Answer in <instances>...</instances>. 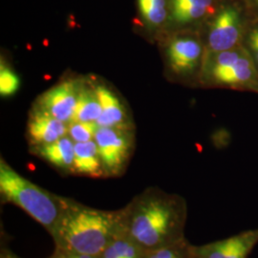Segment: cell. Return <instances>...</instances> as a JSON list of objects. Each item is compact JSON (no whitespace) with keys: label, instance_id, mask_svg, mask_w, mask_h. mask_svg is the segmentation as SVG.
Wrapping results in <instances>:
<instances>
[{"label":"cell","instance_id":"cell-1","mask_svg":"<svg viewBox=\"0 0 258 258\" xmlns=\"http://www.w3.org/2000/svg\"><path fill=\"white\" fill-rule=\"evenodd\" d=\"M185 215V203L180 198L148 191L122 212L120 234L147 254L182 242Z\"/></svg>","mask_w":258,"mask_h":258},{"label":"cell","instance_id":"cell-2","mask_svg":"<svg viewBox=\"0 0 258 258\" xmlns=\"http://www.w3.org/2000/svg\"><path fill=\"white\" fill-rule=\"evenodd\" d=\"M62 210L52 236L58 250L101 256L121 233L122 212H105L61 198Z\"/></svg>","mask_w":258,"mask_h":258},{"label":"cell","instance_id":"cell-3","mask_svg":"<svg viewBox=\"0 0 258 258\" xmlns=\"http://www.w3.org/2000/svg\"><path fill=\"white\" fill-rule=\"evenodd\" d=\"M0 191L6 201L27 212L52 235L61 214V197L33 184L3 160L0 162Z\"/></svg>","mask_w":258,"mask_h":258},{"label":"cell","instance_id":"cell-4","mask_svg":"<svg viewBox=\"0 0 258 258\" xmlns=\"http://www.w3.org/2000/svg\"><path fill=\"white\" fill-rule=\"evenodd\" d=\"M94 140L104 170L109 174H119L131 151V134L124 128L98 126Z\"/></svg>","mask_w":258,"mask_h":258},{"label":"cell","instance_id":"cell-5","mask_svg":"<svg viewBox=\"0 0 258 258\" xmlns=\"http://www.w3.org/2000/svg\"><path fill=\"white\" fill-rule=\"evenodd\" d=\"M80 89L75 81H66L44 93L39 100V110L63 122L72 121Z\"/></svg>","mask_w":258,"mask_h":258},{"label":"cell","instance_id":"cell-6","mask_svg":"<svg viewBox=\"0 0 258 258\" xmlns=\"http://www.w3.org/2000/svg\"><path fill=\"white\" fill-rule=\"evenodd\" d=\"M241 35V18L234 7L222 10L212 23L209 35V51L219 54L231 50L239 40Z\"/></svg>","mask_w":258,"mask_h":258},{"label":"cell","instance_id":"cell-7","mask_svg":"<svg viewBox=\"0 0 258 258\" xmlns=\"http://www.w3.org/2000/svg\"><path fill=\"white\" fill-rule=\"evenodd\" d=\"M68 132L65 122L37 110L28 123V134L32 142L38 146H45L64 137Z\"/></svg>","mask_w":258,"mask_h":258},{"label":"cell","instance_id":"cell-8","mask_svg":"<svg viewBox=\"0 0 258 258\" xmlns=\"http://www.w3.org/2000/svg\"><path fill=\"white\" fill-rule=\"evenodd\" d=\"M201 53L202 48L199 42L188 37L172 40L167 50L170 66L179 74L192 71L198 64Z\"/></svg>","mask_w":258,"mask_h":258},{"label":"cell","instance_id":"cell-9","mask_svg":"<svg viewBox=\"0 0 258 258\" xmlns=\"http://www.w3.org/2000/svg\"><path fill=\"white\" fill-rule=\"evenodd\" d=\"M102 104V114L96 121L99 127H116L126 129L127 117L125 109L118 97L105 86L95 88Z\"/></svg>","mask_w":258,"mask_h":258},{"label":"cell","instance_id":"cell-10","mask_svg":"<svg viewBox=\"0 0 258 258\" xmlns=\"http://www.w3.org/2000/svg\"><path fill=\"white\" fill-rule=\"evenodd\" d=\"M218 83L230 85H249L257 81V72L249 53L241 56L237 62L228 68L213 71Z\"/></svg>","mask_w":258,"mask_h":258},{"label":"cell","instance_id":"cell-11","mask_svg":"<svg viewBox=\"0 0 258 258\" xmlns=\"http://www.w3.org/2000/svg\"><path fill=\"white\" fill-rule=\"evenodd\" d=\"M103 170L104 168L95 141L75 144L74 171L91 177H101Z\"/></svg>","mask_w":258,"mask_h":258},{"label":"cell","instance_id":"cell-12","mask_svg":"<svg viewBox=\"0 0 258 258\" xmlns=\"http://www.w3.org/2000/svg\"><path fill=\"white\" fill-rule=\"evenodd\" d=\"M38 151L51 165L64 170H74L75 145L72 139L64 136L52 144L41 146Z\"/></svg>","mask_w":258,"mask_h":258},{"label":"cell","instance_id":"cell-13","mask_svg":"<svg viewBox=\"0 0 258 258\" xmlns=\"http://www.w3.org/2000/svg\"><path fill=\"white\" fill-rule=\"evenodd\" d=\"M224 258H248L258 242V229L217 241Z\"/></svg>","mask_w":258,"mask_h":258},{"label":"cell","instance_id":"cell-14","mask_svg":"<svg viewBox=\"0 0 258 258\" xmlns=\"http://www.w3.org/2000/svg\"><path fill=\"white\" fill-rule=\"evenodd\" d=\"M172 17L180 23L201 19L212 11V0H170Z\"/></svg>","mask_w":258,"mask_h":258},{"label":"cell","instance_id":"cell-15","mask_svg":"<svg viewBox=\"0 0 258 258\" xmlns=\"http://www.w3.org/2000/svg\"><path fill=\"white\" fill-rule=\"evenodd\" d=\"M102 104L96 90L80 89L78 102L72 121L96 122L102 114Z\"/></svg>","mask_w":258,"mask_h":258},{"label":"cell","instance_id":"cell-16","mask_svg":"<svg viewBox=\"0 0 258 258\" xmlns=\"http://www.w3.org/2000/svg\"><path fill=\"white\" fill-rule=\"evenodd\" d=\"M143 19L149 26H159L166 17V0H138Z\"/></svg>","mask_w":258,"mask_h":258},{"label":"cell","instance_id":"cell-17","mask_svg":"<svg viewBox=\"0 0 258 258\" xmlns=\"http://www.w3.org/2000/svg\"><path fill=\"white\" fill-rule=\"evenodd\" d=\"M98 129L96 122L71 121L68 127L70 138L76 143H85L92 141Z\"/></svg>","mask_w":258,"mask_h":258},{"label":"cell","instance_id":"cell-18","mask_svg":"<svg viewBox=\"0 0 258 258\" xmlns=\"http://www.w3.org/2000/svg\"><path fill=\"white\" fill-rule=\"evenodd\" d=\"M19 78L7 66L1 64L0 69V94L2 97H9L19 90Z\"/></svg>","mask_w":258,"mask_h":258},{"label":"cell","instance_id":"cell-19","mask_svg":"<svg viewBox=\"0 0 258 258\" xmlns=\"http://www.w3.org/2000/svg\"><path fill=\"white\" fill-rule=\"evenodd\" d=\"M248 52L244 49V48H236V49H231L228 51H224L219 54H217L213 67H212V72L216 71V70H221L228 68L231 65L234 64L235 62H237V60L239 59L241 56L246 55Z\"/></svg>","mask_w":258,"mask_h":258},{"label":"cell","instance_id":"cell-20","mask_svg":"<svg viewBox=\"0 0 258 258\" xmlns=\"http://www.w3.org/2000/svg\"><path fill=\"white\" fill-rule=\"evenodd\" d=\"M183 242H180L170 247H166L163 249H157L154 251H150L146 254L145 258H175L182 251H184Z\"/></svg>","mask_w":258,"mask_h":258},{"label":"cell","instance_id":"cell-21","mask_svg":"<svg viewBox=\"0 0 258 258\" xmlns=\"http://www.w3.org/2000/svg\"><path fill=\"white\" fill-rule=\"evenodd\" d=\"M248 44L253 57L258 62V27L250 31L248 37Z\"/></svg>","mask_w":258,"mask_h":258},{"label":"cell","instance_id":"cell-22","mask_svg":"<svg viewBox=\"0 0 258 258\" xmlns=\"http://www.w3.org/2000/svg\"><path fill=\"white\" fill-rule=\"evenodd\" d=\"M52 258H101V256H92V255H86V254H80L74 252H66L58 250L55 256Z\"/></svg>","mask_w":258,"mask_h":258},{"label":"cell","instance_id":"cell-23","mask_svg":"<svg viewBox=\"0 0 258 258\" xmlns=\"http://www.w3.org/2000/svg\"><path fill=\"white\" fill-rule=\"evenodd\" d=\"M1 258H19L17 257V256H15L14 254H10V253H5L4 255H2Z\"/></svg>","mask_w":258,"mask_h":258},{"label":"cell","instance_id":"cell-24","mask_svg":"<svg viewBox=\"0 0 258 258\" xmlns=\"http://www.w3.org/2000/svg\"><path fill=\"white\" fill-rule=\"evenodd\" d=\"M253 1H254V2H255V3L258 5V0H253Z\"/></svg>","mask_w":258,"mask_h":258},{"label":"cell","instance_id":"cell-25","mask_svg":"<svg viewBox=\"0 0 258 258\" xmlns=\"http://www.w3.org/2000/svg\"><path fill=\"white\" fill-rule=\"evenodd\" d=\"M101 258H108V257H104V256H101Z\"/></svg>","mask_w":258,"mask_h":258}]
</instances>
